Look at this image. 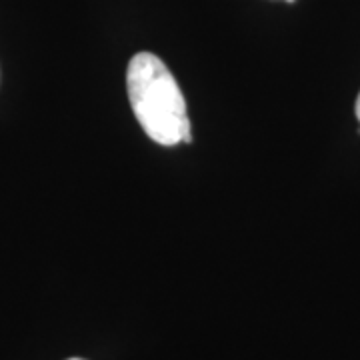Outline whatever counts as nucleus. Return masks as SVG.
<instances>
[{"instance_id":"1","label":"nucleus","mask_w":360,"mask_h":360,"mask_svg":"<svg viewBox=\"0 0 360 360\" xmlns=\"http://www.w3.org/2000/svg\"><path fill=\"white\" fill-rule=\"evenodd\" d=\"M127 90L132 112L150 141L160 146L191 142V120L186 101L168 66L153 52L130 58Z\"/></svg>"},{"instance_id":"2","label":"nucleus","mask_w":360,"mask_h":360,"mask_svg":"<svg viewBox=\"0 0 360 360\" xmlns=\"http://www.w3.org/2000/svg\"><path fill=\"white\" fill-rule=\"evenodd\" d=\"M356 118L360 120V94H359V98H356Z\"/></svg>"},{"instance_id":"3","label":"nucleus","mask_w":360,"mask_h":360,"mask_svg":"<svg viewBox=\"0 0 360 360\" xmlns=\"http://www.w3.org/2000/svg\"><path fill=\"white\" fill-rule=\"evenodd\" d=\"M68 360H84V359H68Z\"/></svg>"},{"instance_id":"4","label":"nucleus","mask_w":360,"mask_h":360,"mask_svg":"<svg viewBox=\"0 0 360 360\" xmlns=\"http://www.w3.org/2000/svg\"><path fill=\"white\" fill-rule=\"evenodd\" d=\"M288 2H292V0H288Z\"/></svg>"}]
</instances>
